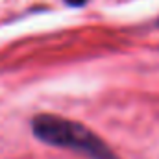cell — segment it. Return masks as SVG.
<instances>
[{
	"instance_id": "7a4b0ae2",
	"label": "cell",
	"mask_w": 159,
	"mask_h": 159,
	"mask_svg": "<svg viewBox=\"0 0 159 159\" xmlns=\"http://www.w3.org/2000/svg\"><path fill=\"white\" fill-rule=\"evenodd\" d=\"M69 6H81V4H85L87 0H65Z\"/></svg>"
},
{
	"instance_id": "6da1fadb",
	"label": "cell",
	"mask_w": 159,
	"mask_h": 159,
	"mask_svg": "<svg viewBox=\"0 0 159 159\" xmlns=\"http://www.w3.org/2000/svg\"><path fill=\"white\" fill-rule=\"evenodd\" d=\"M32 131L41 143L74 150L89 159H119L94 131L74 120L43 113L32 119Z\"/></svg>"
}]
</instances>
